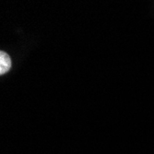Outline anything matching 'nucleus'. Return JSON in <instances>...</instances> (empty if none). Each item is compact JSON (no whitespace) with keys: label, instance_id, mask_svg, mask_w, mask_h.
I'll use <instances>...</instances> for the list:
<instances>
[{"label":"nucleus","instance_id":"nucleus-1","mask_svg":"<svg viewBox=\"0 0 154 154\" xmlns=\"http://www.w3.org/2000/svg\"><path fill=\"white\" fill-rule=\"evenodd\" d=\"M11 65L12 63L9 55L3 51L0 52V75L8 73L11 68Z\"/></svg>","mask_w":154,"mask_h":154}]
</instances>
